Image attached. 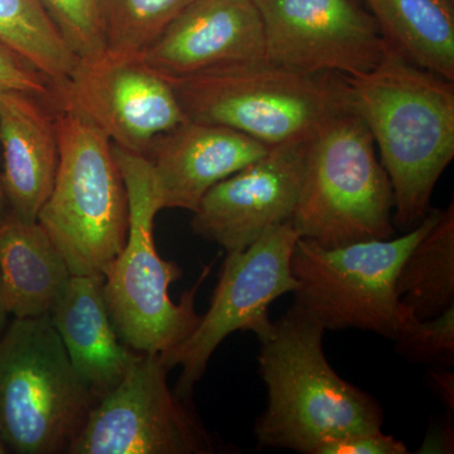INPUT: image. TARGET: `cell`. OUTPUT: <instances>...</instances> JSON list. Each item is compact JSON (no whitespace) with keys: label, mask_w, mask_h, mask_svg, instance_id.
<instances>
[{"label":"cell","mask_w":454,"mask_h":454,"mask_svg":"<svg viewBox=\"0 0 454 454\" xmlns=\"http://www.w3.org/2000/svg\"><path fill=\"white\" fill-rule=\"evenodd\" d=\"M352 107L365 122L394 192V226L408 232L430 210L454 158V85L387 49L380 64L348 77Z\"/></svg>","instance_id":"1"},{"label":"cell","mask_w":454,"mask_h":454,"mask_svg":"<svg viewBox=\"0 0 454 454\" xmlns=\"http://www.w3.org/2000/svg\"><path fill=\"white\" fill-rule=\"evenodd\" d=\"M324 333L292 307L259 340L268 405L254 426L258 450L319 454L331 442L381 430L380 404L334 372L325 356Z\"/></svg>","instance_id":"2"},{"label":"cell","mask_w":454,"mask_h":454,"mask_svg":"<svg viewBox=\"0 0 454 454\" xmlns=\"http://www.w3.org/2000/svg\"><path fill=\"white\" fill-rule=\"evenodd\" d=\"M114 153L127 187L129 227L121 252L101 274L104 298L122 343L139 354L162 355L188 339L201 321L196 295L212 264L203 268L178 304L170 300L169 286L182 270L162 259L155 247L154 220L162 206L151 163L115 145Z\"/></svg>","instance_id":"3"},{"label":"cell","mask_w":454,"mask_h":454,"mask_svg":"<svg viewBox=\"0 0 454 454\" xmlns=\"http://www.w3.org/2000/svg\"><path fill=\"white\" fill-rule=\"evenodd\" d=\"M188 121L223 125L268 146L309 142L352 109L348 79L268 64L168 79Z\"/></svg>","instance_id":"4"},{"label":"cell","mask_w":454,"mask_h":454,"mask_svg":"<svg viewBox=\"0 0 454 454\" xmlns=\"http://www.w3.org/2000/svg\"><path fill=\"white\" fill-rule=\"evenodd\" d=\"M59 166L38 223L73 276L103 274L124 247L127 187L109 137L73 107L55 109Z\"/></svg>","instance_id":"5"},{"label":"cell","mask_w":454,"mask_h":454,"mask_svg":"<svg viewBox=\"0 0 454 454\" xmlns=\"http://www.w3.org/2000/svg\"><path fill=\"white\" fill-rule=\"evenodd\" d=\"M394 192L372 133L354 107L310 139L292 223L325 247L395 236Z\"/></svg>","instance_id":"6"},{"label":"cell","mask_w":454,"mask_h":454,"mask_svg":"<svg viewBox=\"0 0 454 454\" xmlns=\"http://www.w3.org/2000/svg\"><path fill=\"white\" fill-rule=\"evenodd\" d=\"M95 403L50 315L14 318L0 334V438L9 452L67 454Z\"/></svg>","instance_id":"7"},{"label":"cell","mask_w":454,"mask_h":454,"mask_svg":"<svg viewBox=\"0 0 454 454\" xmlns=\"http://www.w3.org/2000/svg\"><path fill=\"white\" fill-rule=\"evenodd\" d=\"M439 212L430 208L419 225L387 240L325 247L300 238L292 255L297 280L293 309L325 331L360 330L395 339L402 309L395 292L397 271Z\"/></svg>","instance_id":"8"},{"label":"cell","mask_w":454,"mask_h":454,"mask_svg":"<svg viewBox=\"0 0 454 454\" xmlns=\"http://www.w3.org/2000/svg\"><path fill=\"white\" fill-rule=\"evenodd\" d=\"M300 238L291 220L268 230L247 249L226 253L207 313L188 339L160 355L167 369L181 366L175 389L179 397L191 400L212 354L230 334L250 331L260 340L270 333L269 307L297 288L292 255Z\"/></svg>","instance_id":"9"},{"label":"cell","mask_w":454,"mask_h":454,"mask_svg":"<svg viewBox=\"0 0 454 454\" xmlns=\"http://www.w3.org/2000/svg\"><path fill=\"white\" fill-rule=\"evenodd\" d=\"M160 355L139 354L92 406L67 454H212L216 443L191 400L170 389Z\"/></svg>","instance_id":"10"},{"label":"cell","mask_w":454,"mask_h":454,"mask_svg":"<svg viewBox=\"0 0 454 454\" xmlns=\"http://www.w3.org/2000/svg\"><path fill=\"white\" fill-rule=\"evenodd\" d=\"M268 64L309 74L363 76L387 55L375 18L357 0H255Z\"/></svg>","instance_id":"11"},{"label":"cell","mask_w":454,"mask_h":454,"mask_svg":"<svg viewBox=\"0 0 454 454\" xmlns=\"http://www.w3.org/2000/svg\"><path fill=\"white\" fill-rule=\"evenodd\" d=\"M52 89L55 109L73 107L131 153L145 155L158 137L187 121L168 80L140 59L106 52L79 59Z\"/></svg>","instance_id":"12"},{"label":"cell","mask_w":454,"mask_h":454,"mask_svg":"<svg viewBox=\"0 0 454 454\" xmlns=\"http://www.w3.org/2000/svg\"><path fill=\"white\" fill-rule=\"evenodd\" d=\"M309 142L271 146L262 158L215 184L193 211V232L226 253L241 252L268 230L291 221L300 201Z\"/></svg>","instance_id":"13"},{"label":"cell","mask_w":454,"mask_h":454,"mask_svg":"<svg viewBox=\"0 0 454 454\" xmlns=\"http://www.w3.org/2000/svg\"><path fill=\"white\" fill-rule=\"evenodd\" d=\"M139 59L168 79L265 62L255 0H193Z\"/></svg>","instance_id":"14"},{"label":"cell","mask_w":454,"mask_h":454,"mask_svg":"<svg viewBox=\"0 0 454 454\" xmlns=\"http://www.w3.org/2000/svg\"><path fill=\"white\" fill-rule=\"evenodd\" d=\"M270 148L231 128L187 119L158 137L143 157L151 163L162 210L193 212L215 184Z\"/></svg>","instance_id":"15"},{"label":"cell","mask_w":454,"mask_h":454,"mask_svg":"<svg viewBox=\"0 0 454 454\" xmlns=\"http://www.w3.org/2000/svg\"><path fill=\"white\" fill-rule=\"evenodd\" d=\"M0 158L8 214L35 223L59 166L55 109L22 91H0Z\"/></svg>","instance_id":"16"},{"label":"cell","mask_w":454,"mask_h":454,"mask_svg":"<svg viewBox=\"0 0 454 454\" xmlns=\"http://www.w3.org/2000/svg\"><path fill=\"white\" fill-rule=\"evenodd\" d=\"M103 284L101 274L71 276L50 312L74 372L88 385L95 402L121 381L139 356L119 339Z\"/></svg>","instance_id":"17"},{"label":"cell","mask_w":454,"mask_h":454,"mask_svg":"<svg viewBox=\"0 0 454 454\" xmlns=\"http://www.w3.org/2000/svg\"><path fill=\"white\" fill-rule=\"evenodd\" d=\"M0 274L14 318L50 315L73 276L38 221L26 223L9 214L0 221Z\"/></svg>","instance_id":"18"},{"label":"cell","mask_w":454,"mask_h":454,"mask_svg":"<svg viewBox=\"0 0 454 454\" xmlns=\"http://www.w3.org/2000/svg\"><path fill=\"white\" fill-rule=\"evenodd\" d=\"M387 49L454 82L453 0H366Z\"/></svg>","instance_id":"19"},{"label":"cell","mask_w":454,"mask_h":454,"mask_svg":"<svg viewBox=\"0 0 454 454\" xmlns=\"http://www.w3.org/2000/svg\"><path fill=\"white\" fill-rule=\"evenodd\" d=\"M397 300L419 319L434 318L454 306V206L406 254L395 279Z\"/></svg>","instance_id":"20"},{"label":"cell","mask_w":454,"mask_h":454,"mask_svg":"<svg viewBox=\"0 0 454 454\" xmlns=\"http://www.w3.org/2000/svg\"><path fill=\"white\" fill-rule=\"evenodd\" d=\"M0 42L52 85L67 80L79 62L37 0H0Z\"/></svg>","instance_id":"21"},{"label":"cell","mask_w":454,"mask_h":454,"mask_svg":"<svg viewBox=\"0 0 454 454\" xmlns=\"http://www.w3.org/2000/svg\"><path fill=\"white\" fill-rule=\"evenodd\" d=\"M193 0H97L106 53L139 59Z\"/></svg>","instance_id":"22"},{"label":"cell","mask_w":454,"mask_h":454,"mask_svg":"<svg viewBox=\"0 0 454 454\" xmlns=\"http://www.w3.org/2000/svg\"><path fill=\"white\" fill-rule=\"evenodd\" d=\"M397 354L411 363L452 366L454 361V306L430 319H419L408 307L399 313L395 339Z\"/></svg>","instance_id":"23"},{"label":"cell","mask_w":454,"mask_h":454,"mask_svg":"<svg viewBox=\"0 0 454 454\" xmlns=\"http://www.w3.org/2000/svg\"><path fill=\"white\" fill-rule=\"evenodd\" d=\"M37 2L77 59H97L106 52L97 0Z\"/></svg>","instance_id":"24"},{"label":"cell","mask_w":454,"mask_h":454,"mask_svg":"<svg viewBox=\"0 0 454 454\" xmlns=\"http://www.w3.org/2000/svg\"><path fill=\"white\" fill-rule=\"evenodd\" d=\"M9 90L35 95L53 107L52 83L23 57L0 42V91Z\"/></svg>","instance_id":"25"},{"label":"cell","mask_w":454,"mask_h":454,"mask_svg":"<svg viewBox=\"0 0 454 454\" xmlns=\"http://www.w3.org/2000/svg\"><path fill=\"white\" fill-rule=\"evenodd\" d=\"M408 448L381 430L349 435L325 444L319 454H406Z\"/></svg>","instance_id":"26"},{"label":"cell","mask_w":454,"mask_h":454,"mask_svg":"<svg viewBox=\"0 0 454 454\" xmlns=\"http://www.w3.org/2000/svg\"><path fill=\"white\" fill-rule=\"evenodd\" d=\"M8 307L7 301H5L4 286H3L2 274H0V334L7 327L8 322Z\"/></svg>","instance_id":"27"},{"label":"cell","mask_w":454,"mask_h":454,"mask_svg":"<svg viewBox=\"0 0 454 454\" xmlns=\"http://www.w3.org/2000/svg\"><path fill=\"white\" fill-rule=\"evenodd\" d=\"M8 215V202L5 197L4 184H3L2 158H0V221H3Z\"/></svg>","instance_id":"28"},{"label":"cell","mask_w":454,"mask_h":454,"mask_svg":"<svg viewBox=\"0 0 454 454\" xmlns=\"http://www.w3.org/2000/svg\"><path fill=\"white\" fill-rule=\"evenodd\" d=\"M9 452L7 446H5L4 442L0 438V454H7Z\"/></svg>","instance_id":"29"}]
</instances>
